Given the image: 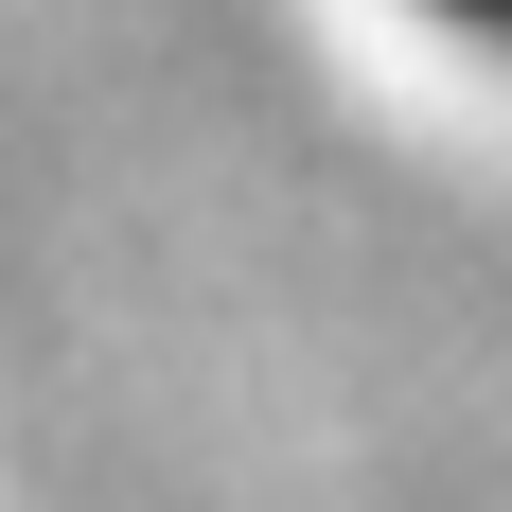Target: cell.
Instances as JSON below:
<instances>
[{
  "label": "cell",
  "mask_w": 512,
  "mask_h": 512,
  "mask_svg": "<svg viewBox=\"0 0 512 512\" xmlns=\"http://www.w3.org/2000/svg\"><path fill=\"white\" fill-rule=\"evenodd\" d=\"M460 18H495V36H512V0H460Z\"/></svg>",
  "instance_id": "6da1fadb"
}]
</instances>
